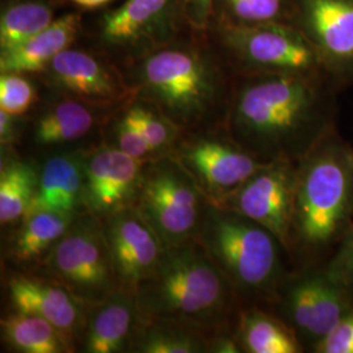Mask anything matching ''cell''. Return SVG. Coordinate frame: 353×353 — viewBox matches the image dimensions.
I'll return each instance as SVG.
<instances>
[{
    "label": "cell",
    "instance_id": "cell-31",
    "mask_svg": "<svg viewBox=\"0 0 353 353\" xmlns=\"http://www.w3.org/2000/svg\"><path fill=\"white\" fill-rule=\"evenodd\" d=\"M228 10L248 24L271 23L281 11V0H224Z\"/></svg>",
    "mask_w": 353,
    "mask_h": 353
},
{
    "label": "cell",
    "instance_id": "cell-5",
    "mask_svg": "<svg viewBox=\"0 0 353 353\" xmlns=\"http://www.w3.org/2000/svg\"><path fill=\"white\" fill-rule=\"evenodd\" d=\"M48 265L80 301L99 303L115 292L118 279L105 229L92 217L71 224L52 246Z\"/></svg>",
    "mask_w": 353,
    "mask_h": 353
},
{
    "label": "cell",
    "instance_id": "cell-27",
    "mask_svg": "<svg viewBox=\"0 0 353 353\" xmlns=\"http://www.w3.org/2000/svg\"><path fill=\"white\" fill-rule=\"evenodd\" d=\"M36 100L33 85L26 77L14 72H3L0 77V110L13 117L29 110Z\"/></svg>",
    "mask_w": 353,
    "mask_h": 353
},
{
    "label": "cell",
    "instance_id": "cell-13",
    "mask_svg": "<svg viewBox=\"0 0 353 353\" xmlns=\"http://www.w3.org/2000/svg\"><path fill=\"white\" fill-rule=\"evenodd\" d=\"M140 160L119 148L96 152L84 165L83 202L92 214L112 216L128 208L141 185Z\"/></svg>",
    "mask_w": 353,
    "mask_h": 353
},
{
    "label": "cell",
    "instance_id": "cell-14",
    "mask_svg": "<svg viewBox=\"0 0 353 353\" xmlns=\"http://www.w3.org/2000/svg\"><path fill=\"white\" fill-rule=\"evenodd\" d=\"M305 20L322 64L353 68V0H305Z\"/></svg>",
    "mask_w": 353,
    "mask_h": 353
},
{
    "label": "cell",
    "instance_id": "cell-8",
    "mask_svg": "<svg viewBox=\"0 0 353 353\" xmlns=\"http://www.w3.org/2000/svg\"><path fill=\"white\" fill-rule=\"evenodd\" d=\"M296 179L297 161H268L233 194L214 204L261 224L290 249Z\"/></svg>",
    "mask_w": 353,
    "mask_h": 353
},
{
    "label": "cell",
    "instance_id": "cell-15",
    "mask_svg": "<svg viewBox=\"0 0 353 353\" xmlns=\"http://www.w3.org/2000/svg\"><path fill=\"white\" fill-rule=\"evenodd\" d=\"M10 296L17 312L49 321L65 338L80 327L83 319L80 300L65 287L14 276L10 281Z\"/></svg>",
    "mask_w": 353,
    "mask_h": 353
},
{
    "label": "cell",
    "instance_id": "cell-21",
    "mask_svg": "<svg viewBox=\"0 0 353 353\" xmlns=\"http://www.w3.org/2000/svg\"><path fill=\"white\" fill-rule=\"evenodd\" d=\"M170 0H126L103 17L102 34L112 43H126L141 37L166 11Z\"/></svg>",
    "mask_w": 353,
    "mask_h": 353
},
{
    "label": "cell",
    "instance_id": "cell-18",
    "mask_svg": "<svg viewBox=\"0 0 353 353\" xmlns=\"http://www.w3.org/2000/svg\"><path fill=\"white\" fill-rule=\"evenodd\" d=\"M51 76L62 88L89 101H110L118 96V84L96 58L80 50L65 49L49 64Z\"/></svg>",
    "mask_w": 353,
    "mask_h": 353
},
{
    "label": "cell",
    "instance_id": "cell-23",
    "mask_svg": "<svg viewBox=\"0 0 353 353\" xmlns=\"http://www.w3.org/2000/svg\"><path fill=\"white\" fill-rule=\"evenodd\" d=\"M93 115L88 109L75 101L55 105L41 117L36 125L38 144H61L83 138L93 126Z\"/></svg>",
    "mask_w": 353,
    "mask_h": 353
},
{
    "label": "cell",
    "instance_id": "cell-34",
    "mask_svg": "<svg viewBox=\"0 0 353 353\" xmlns=\"http://www.w3.org/2000/svg\"><path fill=\"white\" fill-rule=\"evenodd\" d=\"M13 115L0 110V138L1 143L11 140L13 134Z\"/></svg>",
    "mask_w": 353,
    "mask_h": 353
},
{
    "label": "cell",
    "instance_id": "cell-3",
    "mask_svg": "<svg viewBox=\"0 0 353 353\" xmlns=\"http://www.w3.org/2000/svg\"><path fill=\"white\" fill-rule=\"evenodd\" d=\"M143 313L185 322H216L236 294L208 254L192 246L166 248L154 272L138 288Z\"/></svg>",
    "mask_w": 353,
    "mask_h": 353
},
{
    "label": "cell",
    "instance_id": "cell-6",
    "mask_svg": "<svg viewBox=\"0 0 353 353\" xmlns=\"http://www.w3.org/2000/svg\"><path fill=\"white\" fill-rule=\"evenodd\" d=\"M279 296L283 321L310 352L353 305V290L331 278L323 265H305L284 279Z\"/></svg>",
    "mask_w": 353,
    "mask_h": 353
},
{
    "label": "cell",
    "instance_id": "cell-29",
    "mask_svg": "<svg viewBox=\"0 0 353 353\" xmlns=\"http://www.w3.org/2000/svg\"><path fill=\"white\" fill-rule=\"evenodd\" d=\"M127 115L131 118L135 126L139 128L141 135L150 144L152 152L163 150L173 139L170 125L150 109L135 106L130 109Z\"/></svg>",
    "mask_w": 353,
    "mask_h": 353
},
{
    "label": "cell",
    "instance_id": "cell-33",
    "mask_svg": "<svg viewBox=\"0 0 353 353\" xmlns=\"http://www.w3.org/2000/svg\"><path fill=\"white\" fill-rule=\"evenodd\" d=\"M117 143L121 151L137 160L144 159L152 152L150 144L141 135L139 128L135 126L127 114L117 126Z\"/></svg>",
    "mask_w": 353,
    "mask_h": 353
},
{
    "label": "cell",
    "instance_id": "cell-2",
    "mask_svg": "<svg viewBox=\"0 0 353 353\" xmlns=\"http://www.w3.org/2000/svg\"><path fill=\"white\" fill-rule=\"evenodd\" d=\"M353 223V148L332 128L297 161L290 249L325 265Z\"/></svg>",
    "mask_w": 353,
    "mask_h": 353
},
{
    "label": "cell",
    "instance_id": "cell-30",
    "mask_svg": "<svg viewBox=\"0 0 353 353\" xmlns=\"http://www.w3.org/2000/svg\"><path fill=\"white\" fill-rule=\"evenodd\" d=\"M323 265L331 278L353 290V223Z\"/></svg>",
    "mask_w": 353,
    "mask_h": 353
},
{
    "label": "cell",
    "instance_id": "cell-16",
    "mask_svg": "<svg viewBox=\"0 0 353 353\" xmlns=\"http://www.w3.org/2000/svg\"><path fill=\"white\" fill-rule=\"evenodd\" d=\"M79 26L80 17L77 14H64L34 37L13 49L1 51V74H24L43 70L59 52L68 49L79 33Z\"/></svg>",
    "mask_w": 353,
    "mask_h": 353
},
{
    "label": "cell",
    "instance_id": "cell-35",
    "mask_svg": "<svg viewBox=\"0 0 353 353\" xmlns=\"http://www.w3.org/2000/svg\"><path fill=\"white\" fill-rule=\"evenodd\" d=\"M76 4L83 6V7H99L105 3H108L109 0H72Z\"/></svg>",
    "mask_w": 353,
    "mask_h": 353
},
{
    "label": "cell",
    "instance_id": "cell-10",
    "mask_svg": "<svg viewBox=\"0 0 353 353\" xmlns=\"http://www.w3.org/2000/svg\"><path fill=\"white\" fill-rule=\"evenodd\" d=\"M227 41L245 63L270 74L314 76L322 65L314 45L288 26H234L228 29Z\"/></svg>",
    "mask_w": 353,
    "mask_h": 353
},
{
    "label": "cell",
    "instance_id": "cell-32",
    "mask_svg": "<svg viewBox=\"0 0 353 353\" xmlns=\"http://www.w3.org/2000/svg\"><path fill=\"white\" fill-rule=\"evenodd\" d=\"M313 353H353V305L336 325L318 341Z\"/></svg>",
    "mask_w": 353,
    "mask_h": 353
},
{
    "label": "cell",
    "instance_id": "cell-36",
    "mask_svg": "<svg viewBox=\"0 0 353 353\" xmlns=\"http://www.w3.org/2000/svg\"><path fill=\"white\" fill-rule=\"evenodd\" d=\"M194 1H195V4L201 8L202 14H205V13L210 11V6H211V3H212V0H194Z\"/></svg>",
    "mask_w": 353,
    "mask_h": 353
},
{
    "label": "cell",
    "instance_id": "cell-7",
    "mask_svg": "<svg viewBox=\"0 0 353 353\" xmlns=\"http://www.w3.org/2000/svg\"><path fill=\"white\" fill-rule=\"evenodd\" d=\"M137 212L165 248L185 245L198 225V192L191 178L181 169L161 165L143 176Z\"/></svg>",
    "mask_w": 353,
    "mask_h": 353
},
{
    "label": "cell",
    "instance_id": "cell-4",
    "mask_svg": "<svg viewBox=\"0 0 353 353\" xmlns=\"http://www.w3.org/2000/svg\"><path fill=\"white\" fill-rule=\"evenodd\" d=\"M202 240L236 294L265 301L278 297L285 279L281 261L285 248L268 229L214 204L205 214Z\"/></svg>",
    "mask_w": 353,
    "mask_h": 353
},
{
    "label": "cell",
    "instance_id": "cell-12",
    "mask_svg": "<svg viewBox=\"0 0 353 353\" xmlns=\"http://www.w3.org/2000/svg\"><path fill=\"white\" fill-rule=\"evenodd\" d=\"M181 160L216 203L233 194L265 164L236 141L214 139L185 147Z\"/></svg>",
    "mask_w": 353,
    "mask_h": 353
},
{
    "label": "cell",
    "instance_id": "cell-24",
    "mask_svg": "<svg viewBox=\"0 0 353 353\" xmlns=\"http://www.w3.org/2000/svg\"><path fill=\"white\" fill-rule=\"evenodd\" d=\"M74 223V214L41 211L24 219L14 252L21 261H29L52 248Z\"/></svg>",
    "mask_w": 353,
    "mask_h": 353
},
{
    "label": "cell",
    "instance_id": "cell-19",
    "mask_svg": "<svg viewBox=\"0 0 353 353\" xmlns=\"http://www.w3.org/2000/svg\"><path fill=\"white\" fill-rule=\"evenodd\" d=\"M137 309V299L127 290H115L100 301L89 321L85 351L121 352L128 341Z\"/></svg>",
    "mask_w": 353,
    "mask_h": 353
},
{
    "label": "cell",
    "instance_id": "cell-9",
    "mask_svg": "<svg viewBox=\"0 0 353 353\" xmlns=\"http://www.w3.org/2000/svg\"><path fill=\"white\" fill-rule=\"evenodd\" d=\"M143 81L166 110L179 121L202 113L214 97V81L202 61L188 51L164 50L143 65Z\"/></svg>",
    "mask_w": 353,
    "mask_h": 353
},
{
    "label": "cell",
    "instance_id": "cell-17",
    "mask_svg": "<svg viewBox=\"0 0 353 353\" xmlns=\"http://www.w3.org/2000/svg\"><path fill=\"white\" fill-rule=\"evenodd\" d=\"M83 186L84 165L72 156L52 157L43 166L36 195L23 219L41 211L74 214L83 201Z\"/></svg>",
    "mask_w": 353,
    "mask_h": 353
},
{
    "label": "cell",
    "instance_id": "cell-25",
    "mask_svg": "<svg viewBox=\"0 0 353 353\" xmlns=\"http://www.w3.org/2000/svg\"><path fill=\"white\" fill-rule=\"evenodd\" d=\"M38 179L32 166L13 161L0 174V221L10 224L24 217L37 191Z\"/></svg>",
    "mask_w": 353,
    "mask_h": 353
},
{
    "label": "cell",
    "instance_id": "cell-11",
    "mask_svg": "<svg viewBox=\"0 0 353 353\" xmlns=\"http://www.w3.org/2000/svg\"><path fill=\"white\" fill-rule=\"evenodd\" d=\"M103 229L118 281L125 290H138L154 272L166 249L164 243L137 210L109 216Z\"/></svg>",
    "mask_w": 353,
    "mask_h": 353
},
{
    "label": "cell",
    "instance_id": "cell-20",
    "mask_svg": "<svg viewBox=\"0 0 353 353\" xmlns=\"http://www.w3.org/2000/svg\"><path fill=\"white\" fill-rule=\"evenodd\" d=\"M236 338L242 352L300 353L305 351L296 332L283 319L256 307L241 313Z\"/></svg>",
    "mask_w": 353,
    "mask_h": 353
},
{
    "label": "cell",
    "instance_id": "cell-1",
    "mask_svg": "<svg viewBox=\"0 0 353 353\" xmlns=\"http://www.w3.org/2000/svg\"><path fill=\"white\" fill-rule=\"evenodd\" d=\"M236 143L261 161H299L331 130L313 76L271 74L241 89L233 110Z\"/></svg>",
    "mask_w": 353,
    "mask_h": 353
},
{
    "label": "cell",
    "instance_id": "cell-26",
    "mask_svg": "<svg viewBox=\"0 0 353 353\" xmlns=\"http://www.w3.org/2000/svg\"><path fill=\"white\" fill-rule=\"evenodd\" d=\"M50 7L41 3H19L6 10L0 20V48L10 50L52 23Z\"/></svg>",
    "mask_w": 353,
    "mask_h": 353
},
{
    "label": "cell",
    "instance_id": "cell-28",
    "mask_svg": "<svg viewBox=\"0 0 353 353\" xmlns=\"http://www.w3.org/2000/svg\"><path fill=\"white\" fill-rule=\"evenodd\" d=\"M139 351L145 353L201 352V344L191 336L173 330L156 328L140 343Z\"/></svg>",
    "mask_w": 353,
    "mask_h": 353
},
{
    "label": "cell",
    "instance_id": "cell-22",
    "mask_svg": "<svg viewBox=\"0 0 353 353\" xmlns=\"http://www.w3.org/2000/svg\"><path fill=\"white\" fill-rule=\"evenodd\" d=\"M1 326L7 341L20 352L61 353L67 348L63 334L41 316L17 312Z\"/></svg>",
    "mask_w": 353,
    "mask_h": 353
}]
</instances>
